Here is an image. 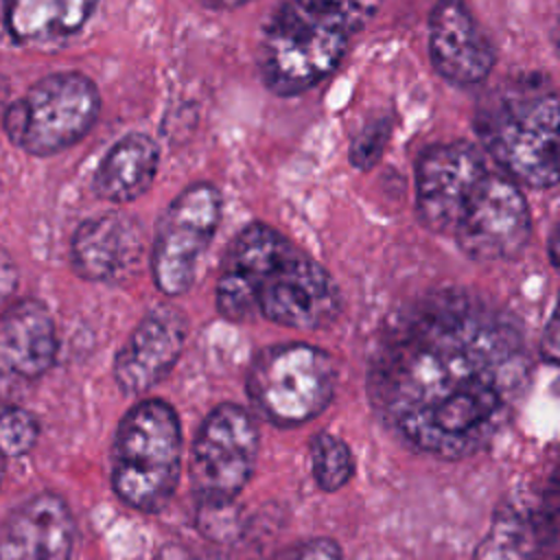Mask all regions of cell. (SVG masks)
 Wrapping results in <instances>:
<instances>
[{"instance_id": "cell-7", "label": "cell", "mask_w": 560, "mask_h": 560, "mask_svg": "<svg viewBox=\"0 0 560 560\" xmlns=\"http://www.w3.org/2000/svg\"><path fill=\"white\" fill-rule=\"evenodd\" d=\"M335 383L332 357L302 341L260 350L245 378L254 407L276 427H298L319 416L332 400Z\"/></svg>"}, {"instance_id": "cell-20", "label": "cell", "mask_w": 560, "mask_h": 560, "mask_svg": "<svg viewBox=\"0 0 560 560\" xmlns=\"http://www.w3.org/2000/svg\"><path fill=\"white\" fill-rule=\"evenodd\" d=\"M39 438L37 418L18 405H7L0 409V453L11 459L24 457L33 451Z\"/></svg>"}, {"instance_id": "cell-26", "label": "cell", "mask_w": 560, "mask_h": 560, "mask_svg": "<svg viewBox=\"0 0 560 560\" xmlns=\"http://www.w3.org/2000/svg\"><path fill=\"white\" fill-rule=\"evenodd\" d=\"M556 243H558V232L553 228L551 234H549V258H551L553 267H558V247H556Z\"/></svg>"}, {"instance_id": "cell-25", "label": "cell", "mask_w": 560, "mask_h": 560, "mask_svg": "<svg viewBox=\"0 0 560 560\" xmlns=\"http://www.w3.org/2000/svg\"><path fill=\"white\" fill-rule=\"evenodd\" d=\"M203 7L208 9H214V11H228V9H236V7H243L252 0H199Z\"/></svg>"}, {"instance_id": "cell-5", "label": "cell", "mask_w": 560, "mask_h": 560, "mask_svg": "<svg viewBox=\"0 0 560 560\" xmlns=\"http://www.w3.org/2000/svg\"><path fill=\"white\" fill-rule=\"evenodd\" d=\"M558 96L545 83L521 81L488 94L475 114L479 149L518 186L558 184Z\"/></svg>"}, {"instance_id": "cell-8", "label": "cell", "mask_w": 560, "mask_h": 560, "mask_svg": "<svg viewBox=\"0 0 560 560\" xmlns=\"http://www.w3.org/2000/svg\"><path fill=\"white\" fill-rule=\"evenodd\" d=\"M101 112L94 81L81 72H55L28 88L4 116L9 138L33 155H52L77 144Z\"/></svg>"}, {"instance_id": "cell-1", "label": "cell", "mask_w": 560, "mask_h": 560, "mask_svg": "<svg viewBox=\"0 0 560 560\" xmlns=\"http://www.w3.org/2000/svg\"><path fill=\"white\" fill-rule=\"evenodd\" d=\"M518 322L483 298L431 291L394 313L368 361V396L409 448L457 459L486 448L527 392Z\"/></svg>"}, {"instance_id": "cell-4", "label": "cell", "mask_w": 560, "mask_h": 560, "mask_svg": "<svg viewBox=\"0 0 560 560\" xmlns=\"http://www.w3.org/2000/svg\"><path fill=\"white\" fill-rule=\"evenodd\" d=\"M383 0H280L267 18L256 66L265 88L298 96L337 70Z\"/></svg>"}, {"instance_id": "cell-21", "label": "cell", "mask_w": 560, "mask_h": 560, "mask_svg": "<svg viewBox=\"0 0 560 560\" xmlns=\"http://www.w3.org/2000/svg\"><path fill=\"white\" fill-rule=\"evenodd\" d=\"M389 136V125L387 120H374L370 122L352 142L350 149V162L357 168H370L383 153Z\"/></svg>"}, {"instance_id": "cell-13", "label": "cell", "mask_w": 560, "mask_h": 560, "mask_svg": "<svg viewBox=\"0 0 560 560\" xmlns=\"http://www.w3.org/2000/svg\"><path fill=\"white\" fill-rule=\"evenodd\" d=\"M142 256V225L125 212H105L85 219L74 230L70 245L74 271L92 282H127L138 271Z\"/></svg>"}, {"instance_id": "cell-17", "label": "cell", "mask_w": 560, "mask_h": 560, "mask_svg": "<svg viewBox=\"0 0 560 560\" xmlns=\"http://www.w3.org/2000/svg\"><path fill=\"white\" fill-rule=\"evenodd\" d=\"M160 147L149 133L131 131L116 140L94 173V190L101 199L129 203L142 197L158 175Z\"/></svg>"}, {"instance_id": "cell-18", "label": "cell", "mask_w": 560, "mask_h": 560, "mask_svg": "<svg viewBox=\"0 0 560 560\" xmlns=\"http://www.w3.org/2000/svg\"><path fill=\"white\" fill-rule=\"evenodd\" d=\"M532 527L514 508H503L479 540L472 560H532Z\"/></svg>"}, {"instance_id": "cell-19", "label": "cell", "mask_w": 560, "mask_h": 560, "mask_svg": "<svg viewBox=\"0 0 560 560\" xmlns=\"http://www.w3.org/2000/svg\"><path fill=\"white\" fill-rule=\"evenodd\" d=\"M311 466L319 490L335 492L343 488L354 472L352 451L339 435L322 431L311 444Z\"/></svg>"}, {"instance_id": "cell-23", "label": "cell", "mask_w": 560, "mask_h": 560, "mask_svg": "<svg viewBox=\"0 0 560 560\" xmlns=\"http://www.w3.org/2000/svg\"><path fill=\"white\" fill-rule=\"evenodd\" d=\"M540 350H542L545 361H549V363L558 361V319H556V313H551V317L547 322V328L542 332Z\"/></svg>"}, {"instance_id": "cell-27", "label": "cell", "mask_w": 560, "mask_h": 560, "mask_svg": "<svg viewBox=\"0 0 560 560\" xmlns=\"http://www.w3.org/2000/svg\"><path fill=\"white\" fill-rule=\"evenodd\" d=\"M4 462H7V459H4V455L0 453V486H2V479H4Z\"/></svg>"}, {"instance_id": "cell-22", "label": "cell", "mask_w": 560, "mask_h": 560, "mask_svg": "<svg viewBox=\"0 0 560 560\" xmlns=\"http://www.w3.org/2000/svg\"><path fill=\"white\" fill-rule=\"evenodd\" d=\"M276 560H343L341 549L330 538H308L298 545H291Z\"/></svg>"}, {"instance_id": "cell-6", "label": "cell", "mask_w": 560, "mask_h": 560, "mask_svg": "<svg viewBox=\"0 0 560 560\" xmlns=\"http://www.w3.org/2000/svg\"><path fill=\"white\" fill-rule=\"evenodd\" d=\"M182 427L175 409L158 398L133 405L118 422L112 448V486L129 508L155 514L179 481Z\"/></svg>"}, {"instance_id": "cell-14", "label": "cell", "mask_w": 560, "mask_h": 560, "mask_svg": "<svg viewBox=\"0 0 560 560\" xmlns=\"http://www.w3.org/2000/svg\"><path fill=\"white\" fill-rule=\"evenodd\" d=\"M74 536L66 499L37 492L0 521V560H70Z\"/></svg>"}, {"instance_id": "cell-12", "label": "cell", "mask_w": 560, "mask_h": 560, "mask_svg": "<svg viewBox=\"0 0 560 560\" xmlns=\"http://www.w3.org/2000/svg\"><path fill=\"white\" fill-rule=\"evenodd\" d=\"M186 332L188 324L179 308L153 306L114 359V378L120 392L136 396L158 385L182 357Z\"/></svg>"}, {"instance_id": "cell-15", "label": "cell", "mask_w": 560, "mask_h": 560, "mask_svg": "<svg viewBox=\"0 0 560 560\" xmlns=\"http://www.w3.org/2000/svg\"><path fill=\"white\" fill-rule=\"evenodd\" d=\"M57 357L55 319L39 300H20L0 315V378L44 376Z\"/></svg>"}, {"instance_id": "cell-10", "label": "cell", "mask_w": 560, "mask_h": 560, "mask_svg": "<svg viewBox=\"0 0 560 560\" xmlns=\"http://www.w3.org/2000/svg\"><path fill=\"white\" fill-rule=\"evenodd\" d=\"M260 438L254 418L234 402L217 405L201 422L190 453V481L203 508H228L247 486Z\"/></svg>"}, {"instance_id": "cell-16", "label": "cell", "mask_w": 560, "mask_h": 560, "mask_svg": "<svg viewBox=\"0 0 560 560\" xmlns=\"http://www.w3.org/2000/svg\"><path fill=\"white\" fill-rule=\"evenodd\" d=\"M101 0H0V35L46 44L77 33Z\"/></svg>"}, {"instance_id": "cell-24", "label": "cell", "mask_w": 560, "mask_h": 560, "mask_svg": "<svg viewBox=\"0 0 560 560\" xmlns=\"http://www.w3.org/2000/svg\"><path fill=\"white\" fill-rule=\"evenodd\" d=\"M15 278H18V271L11 258L4 252H0V304L11 295L15 287Z\"/></svg>"}, {"instance_id": "cell-3", "label": "cell", "mask_w": 560, "mask_h": 560, "mask_svg": "<svg viewBox=\"0 0 560 560\" xmlns=\"http://www.w3.org/2000/svg\"><path fill=\"white\" fill-rule=\"evenodd\" d=\"M217 311L230 322L256 315L298 330L330 326L341 313L335 278L276 228H241L221 258Z\"/></svg>"}, {"instance_id": "cell-11", "label": "cell", "mask_w": 560, "mask_h": 560, "mask_svg": "<svg viewBox=\"0 0 560 560\" xmlns=\"http://www.w3.org/2000/svg\"><path fill=\"white\" fill-rule=\"evenodd\" d=\"M429 57L444 81L470 88L488 79L497 50L466 0H438L429 13Z\"/></svg>"}, {"instance_id": "cell-9", "label": "cell", "mask_w": 560, "mask_h": 560, "mask_svg": "<svg viewBox=\"0 0 560 560\" xmlns=\"http://www.w3.org/2000/svg\"><path fill=\"white\" fill-rule=\"evenodd\" d=\"M223 197L212 182L186 186L162 212L151 247V276L155 287L177 298L186 293L197 267L221 223Z\"/></svg>"}, {"instance_id": "cell-2", "label": "cell", "mask_w": 560, "mask_h": 560, "mask_svg": "<svg viewBox=\"0 0 560 560\" xmlns=\"http://www.w3.org/2000/svg\"><path fill=\"white\" fill-rule=\"evenodd\" d=\"M416 214L477 262L516 258L532 236L521 186L468 140L438 142L418 155Z\"/></svg>"}]
</instances>
